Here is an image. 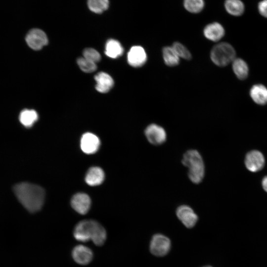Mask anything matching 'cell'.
I'll list each match as a JSON object with an SVG mask.
<instances>
[{
    "label": "cell",
    "mask_w": 267,
    "mask_h": 267,
    "mask_svg": "<svg viewBox=\"0 0 267 267\" xmlns=\"http://www.w3.org/2000/svg\"><path fill=\"white\" fill-rule=\"evenodd\" d=\"M14 193L18 201L29 212L40 211L44 203L45 192L39 185L29 182H21L14 186Z\"/></svg>",
    "instance_id": "6da1fadb"
},
{
    "label": "cell",
    "mask_w": 267,
    "mask_h": 267,
    "mask_svg": "<svg viewBox=\"0 0 267 267\" xmlns=\"http://www.w3.org/2000/svg\"><path fill=\"white\" fill-rule=\"evenodd\" d=\"M182 163L188 169V176L194 183L201 182L205 175V166L201 155L196 150H189L183 155Z\"/></svg>",
    "instance_id": "7a4b0ae2"
},
{
    "label": "cell",
    "mask_w": 267,
    "mask_h": 267,
    "mask_svg": "<svg viewBox=\"0 0 267 267\" xmlns=\"http://www.w3.org/2000/svg\"><path fill=\"white\" fill-rule=\"evenodd\" d=\"M236 52L233 47L227 43L215 45L212 49L210 57L213 62L220 67H224L235 59Z\"/></svg>",
    "instance_id": "3957f363"
},
{
    "label": "cell",
    "mask_w": 267,
    "mask_h": 267,
    "mask_svg": "<svg viewBox=\"0 0 267 267\" xmlns=\"http://www.w3.org/2000/svg\"><path fill=\"white\" fill-rule=\"evenodd\" d=\"M171 245V241L167 236L162 234H156L151 240L150 251L156 256L162 257L169 253Z\"/></svg>",
    "instance_id": "277c9868"
},
{
    "label": "cell",
    "mask_w": 267,
    "mask_h": 267,
    "mask_svg": "<svg viewBox=\"0 0 267 267\" xmlns=\"http://www.w3.org/2000/svg\"><path fill=\"white\" fill-rule=\"evenodd\" d=\"M27 44L34 50H38L48 43V39L45 33L38 29L31 30L26 37Z\"/></svg>",
    "instance_id": "5b68a950"
},
{
    "label": "cell",
    "mask_w": 267,
    "mask_h": 267,
    "mask_svg": "<svg viewBox=\"0 0 267 267\" xmlns=\"http://www.w3.org/2000/svg\"><path fill=\"white\" fill-rule=\"evenodd\" d=\"M145 136L148 141L153 145H160L165 142L167 134L163 127L152 124L146 128Z\"/></svg>",
    "instance_id": "8992f818"
},
{
    "label": "cell",
    "mask_w": 267,
    "mask_h": 267,
    "mask_svg": "<svg viewBox=\"0 0 267 267\" xmlns=\"http://www.w3.org/2000/svg\"><path fill=\"white\" fill-rule=\"evenodd\" d=\"M265 163L263 154L258 150H252L245 156V164L250 172H257L261 170Z\"/></svg>",
    "instance_id": "52a82bcc"
},
{
    "label": "cell",
    "mask_w": 267,
    "mask_h": 267,
    "mask_svg": "<svg viewBox=\"0 0 267 267\" xmlns=\"http://www.w3.org/2000/svg\"><path fill=\"white\" fill-rule=\"evenodd\" d=\"M93 220H83L79 222L74 229V238L79 241L87 242L91 239Z\"/></svg>",
    "instance_id": "ba28073f"
},
{
    "label": "cell",
    "mask_w": 267,
    "mask_h": 267,
    "mask_svg": "<svg viewBox=\"0 0 267 267\" xmlns=\"http://www.w3.org/2000/svg\"><path fill=\"white\" fill-rule=\"evenodd\" d=\"M71 205L73 209L78 213L85 215L90 209L91 200L88 194L78 193L72 197Z\"/></svg>",
    "instance_id": "9c48e42d"
},
{
    "label": "cell",
    "mask_w": 267,
    "mask_h": 267,
    "mask_svg": "<svg viewBox=\"0 0 267 267\" xmlns=\"http://www.w3.org/2000/svg\"><path fill=\"white\" fill-rule=\"evenodd\" d=\"M178 219L187 228L193 227L198 220V216L190 207L181 205L176 211Z\"/></svg>",
    "instance_id": "30bf717a"
},
{
    "label": "cell",
    "mask_w": 267,
    "mask_h": 267,
    "mask_svg": "<svg viewBox=\"0 0 267 267\" xmlns=\"http://www.w3.org/2000/svg\"><path fill=\"white\" fill-rule=\"evenodd\" d=\"M146 60V53L144 48L140 46H134L128 52V62L133 67H141L145 63Z\"/></svg>",
    "instance_id": "8fae6325"
},
{
    "label": "cell",
    "mask_w": 267,
    "mask_h": 267,
    "mask_svg": "<svg viewBox=\"0 0 267 267\" xmlns=\"http://www.w3.org/2000/svg\"><path fill=\"white\" fill-rule=\"evenodd\" d=\"M72 256L77 264L86 265L91 261L93 258V253L89 247L83 245H79L73 248Z\"/></svg>",
    "instance_id": "7c38bea8"
},
{
    "label": "cell",
    "mask_w": 267,
    "mask_h": 267,
    "mask_svg": "<svg viewBox=\"0 0 267 267\" xmlns=\"http://www.w3.org/2000/svg\"><path fill=\"white\" fill-rule=\"evenodd\" d=\"M99 145V139L95 134L87 133L82 135L81 147L84 153L88 154L94 153L98 150Z\"/></svg>",
    "instance_id": "4fadbf2b"
},
{
    "label": "cell",
    "mask_w": 267,
    "mask_h": 267,
    "mask_svg": "<svg viewBox=\"0 0 267 267\" xmlns=\"http://www.w3.org/2000/svg\"><path fill=\"white\" fill-rule=\"evenodd\" d=\"M204 36L208 40L218 42L224 35L225 31L223 26L218 22H213L207 25L204 29Z\"/></svg>",
    "instance_id": "5bb4252c"
},
{
    "label": "cell",
    "mask_w": 267,
    "mask_h": 267,
    "mask_svg": "<svg viewBox=\"0 0 267 267\" xmlns=\"http://www.w3.org/2000/svg\"><path fill=\"white\" fill-rule=\"evenodd\" d=\"M94 79L96 82L95 89L101 93L109 91L114 85V81L112 77L105 72L98 73L94 77Z\"/></svg>",
    "instance_id": "9a60e30c"
},
{
    "label": "cell",
    "mask_w": 267,
    "mask_h": 267,
    "mask_svg": "<svg viewBox=\"0 0 267 267\" xmlns=\"http://www.w3.org/2000/svg\"><path fill=\"white\" fill-rule=\"evenodd\" d=\"M250 95L258 104L265 105L267 103V88L262 84L253 85L250 90Z\"/></svg>",
    "instance_id": "2e32d148"
},
{
    "label": "cell",
    "mask_w": 267,
    "mask_h": 267,
    "mask_svg": "<svg viewBox=\"0 0 267 267\" xmlns=\"http://www.w3.org/2000/svg\"><path fill=\"white\" fill-rule=\"evenodd\" d=\"M107 233L105 229L98 222L93 220L90 240L96 246L102 245L106 241Z\"/></svg>",
    "instance_id": "e0dca14e"
},
{
    "label": "cell",
    "mask_w": 267,
    "mask_h": 267,
    "mask_svg": "<svg viewBox=\"0 0 267 267\" xmlns=\"http://www.w3.org/2000/svg\"><path fill=\"white\" fill-rule=\"evenodd\" d=\"M104 178L103 170L97 167L90 168L88 171L85 180L86 183L90 186H96L101 184Z\"/></svg>",
    "instance_id": "ac0fdd59"
},
{
    "label": "cell",
    "mask_w": 267,
    "mask_h": 267,
    "mask_svg": "<svg viewBox=\"0 0 267 267\" xmlns=\"http://www.w3.org/2000/svg\"><path fill=\"white\" fill-rule=\"evenodd\" d=\"M232 68L236 76L240 80H245L249 74L246 62L241 58H235L232 62Z\"/></svg>",
    "instance_id": "d6986e66"
},
{
    "label": "cell",
    "mask_w": 267,
    "mask_h": 267,
    "mask_svg": "<svg viewBox=\"0 0 267 267\" xmlns=\"http://www.w3.org/2000/svg\"><path fill=\"white\" fill-rule=\"evenodd\" d=\"M124 50L120 43L113 39H110L105 45V54L112 58H116L121 56Z\"/></svg>",
    "instance_id": "ffe728a7"
},
{
    "label": "cell",
    "mask_w": 267,
    "mask_h": 267,
    "mask_svg": "<svg viewBox=\"0 0 267 267\" xmlns=\"http://www.w3.org/2000/svg\"><path fill=\"white\" fill-rule=\"evenodd\" d=\"M224 6L226 11L233 16H240L244 11V3L239 0H228L225 1Z\"/></svg>",
    "instance_id": "44dd1931"
},
{
    "label": "cell",
    "mask_w": 267,
    "mask_h": 267,
    "mask_svg": "<svg viewBox=\"0 0 267 267\" xmlns=\"http://www.w3.org/2000/svg\"><path fill=\"white\" fill-rule=\"evenodd\" d=\"M38 119V115L34 110L25 109L20 114L19 120L21 123L26 127H30Z\"/></svg>",
    "instance_id": "7402d4cb"
},
{
    "label": "cell",
    "mask_w": 267,
    "mask_h": 267,
    "mask_svg": "<svg viewBox=\"0 0 267 267\" xmlns=\"http://www.w3.org/2000/svg\"><path fill=\"white\" fill-rule=\"evenodd\" d=\"M165 63L170 67L177 66L179 62V57L177 55L172 46H165L162 50Z\"/></svg>",
    "instance_id": "603a6c76"
},
{
    "label": "cell",
    "mask_w": 267,
    "mask_h": 267,
    "mask_svg": "<svg viewBox=\"0 0 267 267\" xmlns=\"http://www.w3.org/2000/svg\"><path fill=\"white\" fill-rule=\"evenodd\" d=\"M89 9L96 13H100L106 10L109 6L107 0H89L88 2Z\"/></svg>",
    "instance_id": "cb8c5ba5"
},
{
    "label": "cell",
    "mask_w": 267,
    "mask_h": 267,
    "mask_svg": "<svg viewBox=\"0 0 267 267\" xmlns=\"http://www.w3.org/2000/svg\"><path fill=\"white\" fill-rule=\"evenodd\" d=\"M184 8L192 13L200 12L204 8V2L202 0H186L183 2Z\"/></svg>",
    "instance_id": "d4e9b609"
},
{
    "label": "cell",
    "mask_w": 267,
    "mask_h": 267,
    "mask_svg": "<svg viewBox=\"0 0 267 267\" xmlns=\"http://www.w3.org/2000/svg\"><path fill=\"white\" fill-rule=\"evenodd\" d=\"M172 48L180 58L185 60H190L192 56L189 50L182 44L179 42H175L172 45Z\"/></svg>",
    "instance_id": "484cf974"
},
{
    "label": "cell",
    "mask_w": 267,
    "mask_h": 267,
    "mask_svg": "<svg viewBox=\"0 0 267 267\" xmlns=\"http://www.w3.org/2000/svg\"><path fill=\"white\" fill-rule=\"evenodd\" d=\"M77 64L80 69L86 73L94 72L96 69V64L91 62L84 57H81L77 59Z\"/></svg>",
    "instance_id": "4316f807"
},
{
    "label": "cell",
    "mask_w": 267,
    "mask_h": 267,
    "mask_svg": "<svg viewBox=\"0 0 267 267\" xmlns=\"http://www.w3.org/2000/svg\"><path fill=\"white\" fill-rule=\"evenodd\" d=\"M84 58L94 63L100 61V54L95 49L92 48H86L83 51Z\"/></svg>",
    "instance_id": "83f0119b"
},
{
    "label": "cell",
    "mask_w": 267,
    "mask_h": 267,
    "mask_svg": "<svg viewBox=\"0 0 267 267\" xmlns=\"http://www.w3.org/2000/svg\"><path fill=\"white\" fill-rule=\"evenodd\" d=\"M258 9L262 16L267 18V0L260 1L258 3Z\"/></svg>",
    "instance_id": "f1b7e54d"
},
{
    "label": "cell",
    "mask_w": 267,
    "mask_h": 267,
    "mask_svg": "<svg viewBox=\"0 0 267 267\" xmlns=\"http://www.w3.org/2000/svg\"><path fill=\"white\" fill-rule=\"evenodd\" d=\"M262 184L264 190L267 192V176H266L263 178Z\"/></svg>",
    "instance_id": "f546056e"
},
{
    "label": "cell",
    "mask_w": 267,
    "mask_h": 267,
    "mask_svg": "<svg viewBox=\"0 0 267 267\" xmlns=\"http://www.w3.org/2000/svg\"><path fill=\"white\" fill-rule=\"evenodd\" d=\"M203 267H211L210 266H204Z\"/></svg>",
    "instance_id": "4dcf8cb0"
}]
</instances>
